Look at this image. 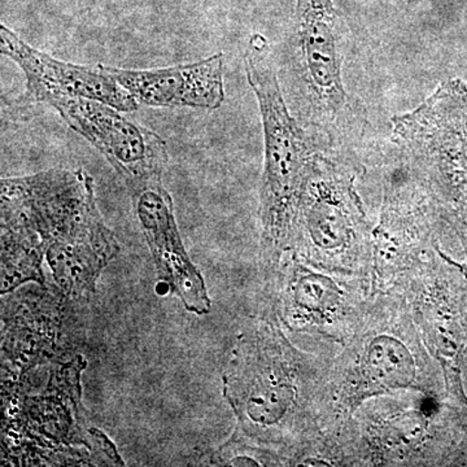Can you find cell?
<instances>
[{
    "label": "cell",
    "mask_w": 467,
    "mask_h": 467,
    "mask_svg": "<svg viewBox=\"0 0 467 467\" xmlns=\"http://www.w3.org/2000/svg\"><path fill=\"white\" fill-rule=\"evenodd\" d=\"M2 241L5 261L41 263L46 254L60 287L73 294L94 287L119 251L82 169L3 178Z\"/></svg>",
    "instance_id": "cell-1"
},
{
    "label": "cell",
    "mask_w": 467,
    "mask_h": 467,
    "mask_svg": "<svg viewBox=\"0 0 467 467\" xmlns=\"http://www.w3.org/2000/svg\"><path fill=\"white\" fill-rule=\"evenodd\" d=\"M248 84L259 101L264 130L263 212L266 233L279 239L290 223L295 202L317 158L308 135L285 104L269 43L254 34L244 55Z\"/></svg>",
    "instance_id": "cell-2"
},
{
    "label": "cell",
    "mask_w": 467,
    "mask_h": 467,
    "mask_svg": "<svg viewBox=\"0 0 467 467\" xmlns=\"http://www.w3.org/2000/svg\"><path fill=\"white\" fill-rule=\"evenodd\" d=\"M297 81L306 88L310 107L326 133H346L349 103L342 79L337 50V15L333 0H297Z\"/></svg>",
    "instance_id": "cell-4"
},
{
    "label": "cell",
    "mask_w": 467,
    "mask_h": 467,
    "mask_svg": "<svg viewBox=\"0 0 467 467\" xmlns=\"http://www.w3.org/2000/svg\"><path fill=\"white\" fill-rule=\"evenodd\" d=\"M0 52L26 76V92L20 98L26 104H45L54 97H70L101 101L126 113L140 107L103 64L88 67L58 60L36 50L5 26H0Z\"/></svg>",
    "instance_id": "cell-5"
},
{
    "label": "cell",
    "mask_w": 467,
    "mask_h": 467,
    "mask_svg": "<svg viewBox=\"0 0 467 467\" xmlns=\"http://www.w3.org/2000/svg\"><path fill=\"white\" fill-rule=\"evenodd\" d=\"M310 233L322 247H337L346 239L347 223L342 209L331 202H319L308 216Z\"/></svg>",
    "instance_id": "cell-9"
},
{
    "label": "cell",
    "mask_w": 467,
    "mask_h": 467,
    "mask_svg": "<svg viewBox=\"0 0 467 467\" xmlns=\"http://www.w3.org/2000/svg\"><path fill=\"white\" fill-rule=\"evenodd\" d=\"M365 370L382 386H407L414 378V364L408 349L392 337H379L368 347Z\"/></svg>",
    "instance_id": "cell-8"
},
{
    "label": "cell",
    "mask_w": 467,
    "mask_h": 467,
    "mask_svg": "<svg viewBox=\"0 0 467 467\" xmlns=\"http://www.w3.org/2000/svg\"><path fill=\"white\" fill-rule=\"evenodd\" d=\"M104 67L143 106L216 110L225 100L221 52L193 63L159 69Z\"/></svg>",
    "instance_id": "cell-7"
},
{
    "label": "cell",
    "mask_w": 467,
    "mask_h": 467,
    "mask_svg": "<svg viewBox=\"0 0 467 467\" xmlns=\"http://www.w3.org/2000/svg\"><path fill=\"white\" fill-rule=\"evenodd\" d=\"M45 104L57 110L72 130L99 150L129 192L161 182L169 153L167 142L155 131L98 100L54 97Z\"/></svg>",
    "instance_id": "cell-3"
},
{
    "label": "cell",
    "mask_w": 467,
    "mask_h": 467,
    "mask_svg": "<svg viewBox=\"0 0 467 467\" xmlns=\"http://www.w3.org/2000/svg\"><path fill=\"white\" fill-rule=\"evenodd\" d=\"M130 195L135 216L160 278L169 285L171 294L180 297L189 312L207 315L211 300L204 279L184 250L175 221L173 201L162 181L147 184Z\"/></svg>",
    "instance_id": "cell-6"
}]
</instances>
